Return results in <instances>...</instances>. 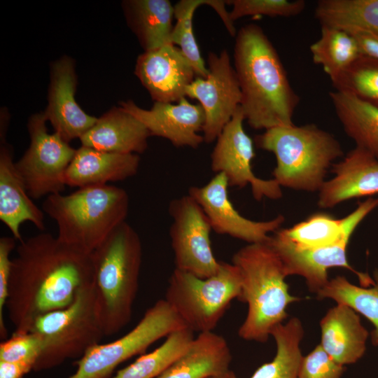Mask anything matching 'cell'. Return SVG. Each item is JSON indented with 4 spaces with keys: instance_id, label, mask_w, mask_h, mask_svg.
<instances>
[{
    "instance_id": "9",
    "label": "cell",
    "mask_w": 378,
    "mask_h": 378,
    "mask_svg": "<svg viewBox=\"0 0 378 378\" xmlns=\"http://www.w3.org/2000/svg\"><path fill=\"white\" fill-rule=\"evenodd\" d=\"M183 328L186 326L169 303L159 300L126 334L88 350L76 361L77 369L69 378H109L120 364L146 353L157 341Z\"/></svg>"
},
{
    "instance_id": "3",
    "label": "cell",
    "mask_w": 378,
    "mask_h": 378,
    "mask_svg": "<svg viewBox=\"0 0 378 378\" xmlns=\"http://www.w3.org/2000/svg\"><path fill=\"white\" fill-rule=\"evenodd\" d=\"M91 259L92 287L104 333L111 336L132 316L142 263L139 234L126 221L121 223L91 253Z\"/></svg>"
},
{
    "instance_id": "27",
    "label": "cell",
    "mask_w": 378,
    "mask_h": 378,
    "mask_svg": "<svg viewBox=\"0 0 378 378\" xmlns=\"http://www.w3.org/2000/svg\"><path fill=\"white\" fill-rule=\"evenodd\" d=\"M329 95L346 134L378 159V108L346 93Z\"/></svg>"
},
{
    "instance_id": "24",
    "label": "cell",
    "mask_w": 378,
    "mask_h": 378,
    "mask_svg": "<svg viewBox=\"0 0 378 378\" xmlns=\"http://www.w3.org/2000/svg\"><path fill=\"white\" fill-rule=\"evenodd\" d=\"M149 136L146 127L119 106L97 118L80 141L82 146L99 150L139 155L146 150Z\"/></svg>"
},
{
    "instance_id": "21",
    "label": "cell",
    "mask_w": 378,
    "mask_h": 378,
    "mask_svg": "<svg viewBox=\"0 0 378 378\" xmlns=\"http://www.w3.org/2000/svg\"><path fill=\"white\" fill-rule=\"evenodd\" d=\"M0 148V220L15 239L22 241L21 225L31 222L39 230H45L43 211L28 194L13 160V151L4 139Z\"/></svg>"
},
{
    "instance_id": "37",
    "label": "cell",
    "mask_w": 378,
    "mask_h": 378,
    "mask_svg": "<svg viewBox=\"0 0 378 378\" xmlns=\"http://www.w3.org/2000/svg\"><path fill=\"white\" fill-rule=\"evenodd\" d=\"M344 366L333 360L320 344L302 358L298 378H342Z\"/></svg>"
},
{
    "instance_id": "4",
    "label": "cell",
    "mask_w": 378,
    "mask_h": 378,
    "mask_svg": "<svg viewBox=\"0 0 378 378\" xmlns=\"http://www.w3.org/2000/svg\"><path fill=\"white\" fill-rule=\"evenodd\" d=\"M232 263L241 276L238 300L248 306L238 335L247 341L265 342L288 317V305L301 298L289 293L284 265L267 242L248 244L234 253Z\"/></svg>"
},
{
    "instance_id": "1",
    "label": "cell",
    "mask_w": 378,
    "mask_h": 378,
    "mask_svg": "<svg viewBox=\"0 0 378 378\" xmlns=\"http://www.w3.org/2000/svg\"><path fill=\"white\" fill-rule=\"evenodd\" d=\"M92 281L91 254L47 232L22 239L12 258L6 304L15 331L28 332L38 316L67 307Z\"/></svg>"
},
{
    "instance_id": "2",
    "label": "cell",
    "mask_w": 378,
    "mask_h": 378,
    "mask_svg": "<svg viewBox=\"0 0 378 378\" xmlns=\"http://www.w3.org/2000/svg\"><path fill=\"white\" fill-rule=\"evenodd\" d=\"M234 63L241 92L240 106L249 126L266 130L293 125L300 97L260 27L245 24L237 31Z\"/></svg>"
},
{
    "instance_id": "11",
    "label": "cell",
    "mask_w": 378,
    "mask_h": 378,
    "mask_svg": "<svg viewBox=\"0 0 378 378\" xmlns=\"http://www.w3.org/2000/svg\"><path fill=\"white\" fill-rule=\"evenodd\" d=\"M169 213L172 219L169 237L175 268L200 278L216 274L220 261L214 254L212 228L201 206L188 194L171 200Z\"/></svg>"
},
{
    "instance_id": "40",
    "label": "cell",
    "mask_w": 378,
    "mask_h": 378,
    "mask_svg": "<svg viewBox=\"0 0 378 378\" xmlns=\"http://www.w3.org/2000/svg\"><path fill=\"white\" fill-rule=\"evenodd\" d=\"M32 370L22 364L0 361V378H23Z\"/></svg>"
},
{
    "instance_id": "10",
    "label": "cell",
    "mask_w": 378,
    "mask_h": 378,
    "mask_svg": "<svg viewBox=\"0 0 378 378\" xmlns=\"http://www.w3.org/2000/svg\"><path fill=\"white\" fill-rule=\"evenodd\" d=\"M46 121L44 113L30 117L27 124L30 144L15 162L28 194L36 200L65 189L64 173L76 150L57 133H48Z\"/></svg>"
},
{
    "instance_id": "22",
    "label": "cell",
    "mask_w": 378,
    "mask_h": 378,
    "mask_svg": "<svg viewBox=\"0 0 378 378\" xmlns=\"http://www.w3.org/2000/svg\"><path fill=\"white\" fill-rule=\"evenodd\" d=\"M319 324V344L337 363L351 365L363 356L369 333L359 314L350 307L337 303L328 310Z\"/></svg>"
},
{
    "instance_id": "36",
    "label": "cell",
    "mask_w": 378,
    "mask_h": 378,
    "mask_svg": "<svg viewBox=\"0 0 378 378\" xmlns=\"http://www.w3.org/2000/svg\"><path fill=\"white\" fill-rule=\"evenodd\" d=\"M43 349V340L37 333L14 331L0 344V361L24 365L31 370Z\"/></svg>"
},
{
    "instance_id": "29",
    "label": "cell",
    "mask_w": 378,
    "mask_h": 378,
    "mask_svg": "<svg viewBox=\"0 0 378 378\" xmlns=\"http://www.w3.org/2000/svg\"><path fill=\"white\" fill-rule=\"evenodd\" d=\"M315 17L321 27L378 34V0H321Z\"/></svg>"
},
{
    "instance_id": "39",
    "label": "cell",
    "mask_w": 378,
    "mask_h": 378,
    "mask_svg": "<svg viewBox=\"0 0 378 378\" xmlns=\"http://www.w3.org/2000/svg\"><path fill=\"white\" fill-rule=\"evenodd\" d=\"M351 34L354 37L362 56L378 60V34L358 31Z\"/></svg>"
},
{
    "instance_id": "17",
    "label": "cell",
    "mask_w": 378,
    "mask_h": 378,
    "mask_svg": "<svg viewBox=\"0 0 378 378\" xmlns=\"http://www.w3.org/2000/svg\"><path fill=\"white\" fill-rule=\"evenodd\" d=\"M134 74L152 99L163 103L186 97L187 87L196 77L190 62L172 43L139 55Z\"/></svg>"
},
{
    "instance_id": "5",
    "label": "cell",
    "mask_w": 378,
    "mask_h": 378,
    "mask_svg": "<svg viewBox=\"0 0 378 378\" xmlns=\"http://www.w3.org/2000/svg\"><path fill=\"white\" fill-rule=\"evenodd\" d=\"M129 202L125 189L97 185L79 188L68 195H50L42 210L55 221L57 237L62 242L91 254L126 221Z\"/></svg>"
},
{
    "instance_id": "19",
    "label": "cell",
    "mask_w": 378,
    "mask_h": 378,
    "mask_svg": "<svg viewBox=\"0 0 378 378\" xmlns=\"http://www.w3.org/2000/svg\"><path fill=\"white\" fill-rule=\"evenodd\" d=\"M334 176L318 191V205L332 208L354 198L378 194V159L356 146L332 166Z\"/></svg>"
},
{
    "instance_id": "28",
    "label": "cell",
    "mask_w": 378,
    "mask_h": 378,
    "mask_svg": "<svg viewBox=\"0 0 378 378\" xmlns=\"http://www.w3.org/2000/svg\"><path fill=\"white\" fill-rule=\"evenodd\" d=\"M271 336L275 340L276 351L274 358L260 365L249 378H298L303 357L300 344L304 336L301 321L292 317L277 326ZM222 378H239L230 370Z\"/></svg>"
},
{
    "instance_id": "7",
    "label": "cell",
    "mask_w": 378,
    "mask_h": 378,
    "mask_svg": "<svg viewBox=\"0 0 378 378\" xmlns=\"http://www.w3.org/2000/svg\"><path fill=\"white\" fill-rule=\"evenodd\" d=\"M29 331L43 340L33 370H49L81 358L105 337L92 284L81 288L67 307L36 318Z\"/></svg>"
},
{
    "instance_id": "14",
    "label": "cell",
    "mask_w": 378,
    "mask_h": 378,
    "mask_svg": "<svg viewBox=\"0 0 378 378\" xmlns=\"http://www.w3.org/2000/svg\"><path fill=\"white\" fill-rule=\"evenodd\" d=\"M229 185L223 173L216 174L206 185L192 186L188 195L194 198L206 214L212 230L248 244L265 243L270 233L279 230L285 220L283 215L265 221H255L241 215L232 204Z\"/></svg>"
},
{
    "instance_id": "33",
    "label": "cell",
    "mask_w": 378,
    "mask_h": 378,
    "mask_svg": "<svg viewBox=\"0 0 378 378\" xmlns=\"http://www.w3.org/2000/svg\"><path fill=\"white\" fill-rule=\"evenodd\" d=\"M223 4L222 0H181L174 6L176 23L173 27L170 41L172 44L178 46L190 62L196 77L206 78L209 70L201 56L194 35L192 28L194 13L202 5H207L217 11Z\"/></svg>"
},
{
    "instance_id": "18",
    "label": "cell",
    "mask_w": 378,
    "mask_h": 378,
    "mask_svg": "<svg viewBox=\"0 0 378 378\" xmlns=\"http://www.w3.org/2000/svg\"><path fill=\"white\" fill-rule=\"evenodd\" d=\"M77 78L73 60L63 56L54 62L50 69L48 104L43 112L55 132L64 141L80 138L97 122L86 113L75 99Z\"/></svg>"
},
{
    "instance_id": "16",
    "label": "cell",
    "mask_w": 378,
    "mask_h": 378,
    "mask_svg": "<svg viewBox=\"0 0 378 378\" xmlns=\"http://www.w3.org/2000/svg\"><path fill=\"white\" fill-rule=\"evenodd\" d=\"M120 107L139 120L150 136L169 140L176 147L197 148L203 142L205 114L200 104L190 103L186 97L177 104L154 102L152 108H141L132 100L121 102Z\"/></svg>"
},
{
    "instance_id": "25",
    "label": "cell",
    "mask_w": 378,
    "mask_h": 378,
    "mask_svg": "<svg viewBox=\"0 0 378 378\" xmlns=\"http://www.w3.org/2000/svg\"><path fill=\"white\" fill-rule=\"evenodd\" d=\"M232 354L227 340L214 331L201 332L186 351L157 378H222Z\"/></svg>"
},
{
    "instance_id": "13",
    "label": "cell",
    "mask_w": 378,
    "mask_h": 378,
    "mask_svg": "<svg viewBox=\"0 0 378 378\" xmlns=\"http://www.w3.org/2000/svg\"><path fill=\"white\" fill-rule=\"evenodd\" d=\"M206 78L195 77L187 87L186 97L199 101L205 114L204 141H215L230 122L241 102V92L234 68L226 50L210 52Z\"/></svg>"
},
{
    "instance_id": "12",
    "label": "cell",
    "mask_w": 378,
    "mask_h": 378,
    "mask_svg": "<svg viewBox=\"0 0 378 378\" xmlns=\"http://www.w3.org/2000/svg\"><path fill=\"white\" fill-rule=\"evenodd\" d=\"M244 120L239 106L216 140L211 154V169L216 174L223 173L229 187L243 188L251 186L253 197L257 201L265 197L279 200L283 194L279 183L274 178H258L253 173V142L244 129Z\"/></svg>"
},
{
    "instance_id": "6",
    "label": "cell",
    "mask_w": 378,
    "mask_h": 378,
    "mask_svg": "<svg viewBox=\"0 0 378 378\" xmlns=\"http://www.w3.org/2000/svg\"><path fill=\"white\" fill-rule=\"evenodd\" d=\"M255 140L260 148L275 155L273 178L296 190L318 192L333 162L344 155L338 140L314 124L270 128Z\"/></svg>"
},
{
    "instance_id": "26",
    "label": "cell",
    "mask_w": 378,
    "mask_h": 378,
    "mask_svg": "<svg viewBox=\"0 0 378 378\" xmlns=\"http://www.w3.org/2000/svg\"><path fill=\"white\" fill-rule=\"evenodd\" d=\"M122 8L128 26L144 52L172 43L174 8L168 0H127Z\"/></svg>"
},
{
    "instance_id": "31",
    "label": "cell",
    "mask_w": 378,
    "mask_h": 378,
    "mask_svg": "<svg viewBox=\"0 0 378 378\" xmlns=\"http://www.w3.org/2000/svg\"><path fill=\"white\" fill-rule=\"evenodd\" d=\"M312 60L331 82L361 56L354 37L340 29L321 27L320 38L310 46Z\"/></svg>"
},
{
    "instance_id": "38",
    "label": "cell",
    "mask_w": 378,
    "mask_h": 378,
    "mask_svg": "<svg viewBox=\"0 0 378 378\" xmlns=\"http://www.w3.org/2000/svg\"><path fill=\"white\" fill-rule=\"evenodd\" d=\"M15 240L14 237H9L0 238V337L1 340L8 337L4 314L8 298L12 266L10 255L15 246Z\"/></svg>"
},
{
    "instance_id": "30",
    "label": "cell",
    "mask_w": 378,
    "mask_h": 378,
    "mask_svg": "<svg viewBox=\"0 0 378 378\" xmlns=\"http://www.w3.org/2000/svg\"><path fill=\"white\" fill-rule=\"evenodd\" d=\"M374 284L370 286H356L346 277L337 276L316 293L318 299H331L344 304L363 315L372 324L371 342L378 346V270L373 272Z\"/></svg>"
},
{
    "instance_id": "23",
    "label": "cell",
    "mask_w": 378,
    "mask_h": 378,
    "mask_svg": "<svg viewBox=\"0 0 378 378\" xmlns=\"http://www.w3.org/2000/svg\"><path fill=\"white\" fill-rule=\"evenodd\" d=\"M378 206V198L369 197L345 217L337 219L326 213H316L293 226L279 232L296 247L317 248L332 245L344 235L354 232L358 225Z\"/></svg>"
},
{
    "instance_id": "8",
    "label": "cell",
    "mask_w": 378,
    "mask_h": 378,
    "mask_svg": "<svg viewBox=\"0 0 378 378\" xmlns=\"http://www.w3.org/2000/svg\"><path fill=\"white\" fill-rule=\"evenodd\" d=\"M241 293V276L233 263L220 261L218 272L200 278L174 268L164 300L187 328L199 333L211 332Z\"/></svg>"
},
{
    "instance_id": "34",
    "label": "cell",
    "mask_w": 378,
    "mask_h": 378,
    "mask_svg": "<svg viewBox=\"0 0 378 378\" xmlns=\"http://www.w3.org/2000/svg\"><path fill=\"white\" fill-rule=\"evenodd\" d=\"M335 91L346 93L378 108V60L360 56L332 81Z\"/></svg>"
},
{
    "instance_id": "15",
    "label": "cell",
    "mask_w": 378,
    "mask_h": 378,
    "mask_svg": "<svg viewBox=\"0 0 378 378\" xmlns=\"http://www.w3.org/2000/svg\"><path fill=\"white\" fill-rule=\"evenodd\" d=\"M274 233L267 242L280 258L287 276L303 277L311 292L316 294L328 283V270L334 267H343L354 273L362 286L373 284L372 277L356 270L349 262L347 247L351 234L330 246L303 249L293 245L279 230Z\"/></svg>"
},
{
    "instance_id": "20",
    "label": "cell",
    "mask_w": 378,
    "mask_h": 378,
    "mask_svg": "<svg viewBox=\"0 0 378 378\" xmlns=\"http://www.w3.org/2000/svg\"><path fill=\"white\" fill-rule=\"evenodd\" d=\"M139 164L138 154L106 152L81 146L65 171L64 183L79 188L123 181L137 174Z\"/></svg>"
},
{
    "instance_id": "32",
    "label": "cell",
    "mask_w": 378,
    "mask_h": 378,
    "mask_svg": "<svg viewBox=\"0 0 378 378\" xmlns=\"http://www.w3.org/2000/svg\"><path fill=\"white\" fill-rule=\"evenodd\" d=\"M194 332L183 328L169 334L156 349L118 370L113 378H157L188 348Z\"/></svg>"
},
{
    "instance_id": "35",
    "label": "cell",
    "mask_w": 378,
    "mask_h": 378,
    "mask_svg": "<svg viewBox=\"0 0 378 378\" xmlns=\"http://www.w3.org/2000/svg\"><path fill=\"white\" fill-rule=\"evenodd\" d=\"M227 4L232 6L230 18L233 22L245 16L293 17L306 5L303 0H231Z\"/></svg>"
}]
</instances>
